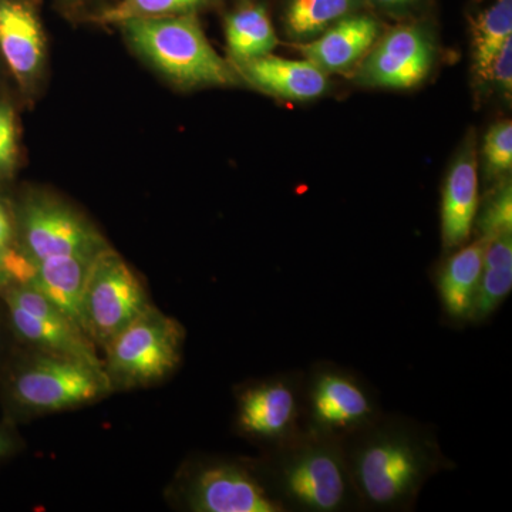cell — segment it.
<instances>
[{"mask_svg": "<svg viewBox=\"0 0 512 512\" xmlns=\"http://www.w3.org/2000/svg\"><path fill=\"white\" fill-rule=\"evenodd\" d=\"M343 450L362 511L413 510L431 478L456 468L434 430L402 414L383 412L346 437Z\"/></svg>", "mask_w": 512, "mask_h": 512, "instance_id": "1", "label": "cell"}, {"mask_svg": "<svg viewBox=\"0 0 512 512\" xmlns=\"http://www.w3.org/2000/svg\"><path fill=\"white\" fill-rule=\"evenodd\" d=\"M255 463L286 512L362 511L342 440L302 430Z\"/></svg>", "mask_w": 512, "mask_h": 512, "instance_id": "2", "label": "cell"}, {"mask_svg": "<svg viewBox=\"0 0 512 512\" xmlns=\"http://www.w3.org/2000/svg\"><path fill=\"white\" fill-rule=\"evenodd\" d=\"M0 384L10 420L76 409L113 393L101 367L33 349L10 357Z\"/></svg>", "mask_w": 512, "mask_h": 512, "instance_id": "3", "label": "cell"}, {"mask_svg": "<svg viewBox=\"0 0 512 512\" xmlns=\"http://www.w3.org/2000/svg\"><path fill=\"white\" fill-rule=\"evenodd\" d=\"M128 45L170 82L184 89L237 86L234 64L222 59L204 35L195 13L120 23Z\"/></svg>", "mask_w": 512, "mask_h": 512, "instance_id": "4", "label": "cell"}, {"mask_svg": "<svg viewBox=\"0 0 512 512\" xmlns=\"http://www.w3.org/2000/svg\"><path fill=\"white\" fill-rule=\"evenodd\" d=\"M185 330L150 305L104 348V372L111 389H137L163 382L180 365Z\"/></svg>", "mask_w": 512, "mask_h": 512, "instance_id": "5", "label": "cell"}, {"mask_svg": "<svg viewBox=\"0 0 512 512\" xmlns=\"http://www.w3.org/2000/svg\"><path fill=\"white\" fill-rule=\"evenodd\" d=\"M382 413L373 387L348 367L319 362L303 372V430L343 441Z\"/></svg>", "mask_w": 512, "mask_h": 512, "instance_id": "6", "label": "cell"}, {"mask_svg": "<svg viewBox=\"0 0 512 512\" xmlns=\"http://www.w3.org/2000/svg\"><path fill=\"white\" fill-rule=\"evenodd\" d=\"M153 305L146 288L127 262L107 247L94 258L84 285L82 329L96 348L111 339Z\"/></svg>", "mask_w": 512, "mask_h": 512, "instance_id": "7", "label": "cell"}, {"mask_svg": "<svg viewBox=\"0 0 512 512\" xmlns=\"http://www.w3.org/2000/svg\"><path fill=\"white\" fill-rule=\"evenodd\" d=\"M180 500L192 512H286L269 493L255 461H198L185 474Z\"/></svg>", "mask_w": 512, "mask_h": 512, "instance_id": "8", "label": "cell"}, {"mask_svg": "<svg viewBox=\"0 0 512 512\" xmlns=\"http://www.w3.org/2000/svg\"><path fill=\"white\" fill-rule=\"evenodd\" d=\"M13 338L28 349L72 357L104 369L96 345L32 286L10 285L0 292Z\"/></svg>", "mask_w": 512, "mask_h": 512, "instance_id": "9", "label": "cell"}, {"mask_svg": "<svg viewBox=\"0 0 512 512\" xmlns=\"http://www.w3.org/2000/svg\"><path fill=\"white\" fill-rule=\"evenodd\" d=\"M13 220L16 244L36 262L52 256H96L109 247L79 212L46 195L23 198Z\"/></svg>", "mask_w": 512, "mask_h": 512, "instance_id": "10", "label": "cell"}, {"mask_svg": "<svg viewBox=\"0 0 512 512\" xmlns=\"http://www.w3.org/2000/svg\"><path fill=\"white\" fill-rule=\"evenodd\" d=\"M302 384L301 370L245 384L237 392L235 429L264 451L295 439L303 430Z\"/></svg>", "mask_w": 512, "mask_h": 512, "instance_id": "11", "label": "cell"}, {"mask_svg": "<svg viewBox=\"0 0 512 512\" xmlns=\"http://www.w3.org/2000/svg\"><path fill=\"white\" fill-rule=\"evenodd\" d=\"M434 53L433 37L426 29L399 26L376 40L359 63L357 80L366 86L410 89L426 79Z\"/></svg>", "mask_w": 512, "mask_h": 512, "instance_id": "12", "label": "cell"}, {"mask_svg": "<svg viewBox=\"0 0 512 512\" xmlns=\"http://www.w3.org/2000/svg\"><path fill=\"white\" fill-rule=\"evenodd\" d=\"M0 55L23 89L36 82L45 64L46 39L33 0H0Z\"/></svg>", "mask_w": 512, "mask_h": 512, "instance_id": "13", "label": "cell"}, {"mask_svg": "<svg viewBox=\"0 0 512 512\" xmlns=\"http://www.w3.org/2000/svg\"><path fill=\"white\" fill-rule=\"evenodd\" d=\"M478 212L476 144L468 140L448 171L441 200V239L446 249L466 245Z\"/></svg>", "mask_w": 512, "mask_h": 512, "instance_id": "14", "label": "cell"}, {"mask_svg": "<svg viewBox=\"0 0 512 512\" xmlns=\"http://www.w3.org/2000/svg\"><path fill=\"white\" fill-rule=\"evenodd\" d=\"M379 33L375 18L356 13L330 26L311 42L299 43V52L326 74L350 72L375 45Z\"/></svg>", "mask_w": 512, "mask_h": 512, "instance_id": "15", "label": "cell"}, {"mask_svg": "<svg viewBox=\"0 0 512 512\" xmlns=\"http://www.w3.org/2000/svg\"><path fill=\"white\" fill-rule=\"evenodd\" d=\"M239 77L261 92L286 100H313L328 90V74L309 60L266 55L234 64Z\"/></svg>", "mask_w": 512, "mask_h": 512, "instance_id": "16", "label": "cell"}, {"mask_svg": "<svg viewBox=\"0 0 512 512\" xmlns=\"http://www.w3.org/2000/svg\"><path fill=\"white\" fill-rule=\"evenodd\" d=\"M487 238L478 237L447 259L437 276L441 305L453 322H470L484 268Z\"/></svg>", "mask_w": 512, "mask_h": 512, "instance_id": "17", "label": "cell"}, {"mask_svg": "<svg viewBox=\"0 0 512 512\" xmlns=\"http://www.w3.org/2000/svg\"><path fill=\"white\" fill-rule=\"evenodd\" d=\"M96 256H52L36 262L35 279L30 285L42 293L47 301L52 302L80 329H82L84 285Z\"/></svg>", "mask_w": 512, "mask_h": 512, "instance_id": "18", "label": "cell"}, {"mask_svg": "<svg viewBox=\"0 0 512 512\" xmlns=\"http://www.w3.org/2000/svg\"><path fill=\"white\" fill-rule=\"evenodd\" d=\"M225 39L232 63L271 55L278 45L274 25L264 5L244 2L225 18Z\"/></svg>", "mask_w": 512, "mask_h": 512, "instance_id": "19", "label": "cell"}, {"mask_svg": "<svg viewBox=\"0 0 512 512\" xmlns=\"http://www.w3.org/2000/svg\"><path fill=\"white\" fill-rule=\"evenodd\" d=\"M512 291V232L488 239L484 268L470 322L483 323L507 301Z\"/></svg>", "mask_w": 512, "mask_h": 512, "instance_id": "20", "label": "cell"}, {"mask_svg": "<svg viewBox=\"0 0 512 512\" xmlns=\"http://www.w3.org/2000/svg\"><path fill=\"white\" fill-rule=\"evenodd\" d=\"M369 0H286L284 29L289 39L311 42L340 20L356 15Z\"/></svg>", "mask_w": 512, "mask_h": 512, "instance_id": "21", "label": "cell"}, {"mask_svg": "<svg viewBox=\"0 0 512 512\" xmlns=\"http://www.w3.org/2000/svg\"><path fill=\"white\" fill-rule=\"evenodd\" d=\"M474 70L483 82L498 50L512 37V0H497L471 20Z\"/></svg>", "mask_w": 512, "mask_h": 512, "instance_id": "22", "label": "cell"}, {"mask_svg": "<svg viewBox=\"0 0 512 512\" xmlns=\"http://www.w3.org/2000/svg\"><path fill=\"white\" fill-rule=\"evenodd\" d=\"M212 0H117L93 16L97 25H117L133 19L167 18L195 13Z\"/></svg>", "mask_w": 512, "mask_h": 512, "instance_id": "23", "label": "cell"}, {"mask_svg": "<svg viewBox=\"0 0 512 512\" xmlns=\"http://www.w3.org/2000/svg\"><path fill=\"white\" fill-rule=\"evenodd\" d=\"M478 234L487 239L512 232V187L511 181L503 178L501 184L485 200L477 212Z\"/></svg>", "mask_w": 512, "mask_h": 512, "instance_id": "24", "label": "cell"}, {"mask_svg": "<svg viewBox=\"0 0 512 512\" xmlns=\"http://www.w3.org/2000/svg\"><path fill=\"white\" fill-rule=\"evenodd\" d=\"M483 156L485 171L490 177H504L512 168V123L511 120L494 124L485 134Z\"/></svg>", "mask_w": 512, "mask_h": 512, "instance_id": "25", "label": "cell"}, {"mask_svg": "<svg viewBox=\"0 0 512 512\" xmlns=\"http://www.w3.org/2000/svg\"><path fill=\"white\" fill-rule=\"evenodd\" d=\"M18 163V130L10 104L0 101V180L13 175Z\"/></svg>", "mask_w": 512, "mask_h": 512, "instance_id": "26", "label": "cell"}, {"mask_svg": "<svg viewBox=\"0 0 512 512\" xmlns=\"http://www.w3.org/2000/svg\"><path fill=\"white\" fill-rule=\"evenodd\" d=\"M493 84L494 89L504 97L512 92V37L498 50L487 70L485 82Z\"/></svg>", "mask_w": 512, "mask_h": 512, "instance_id": "27", "label": "cell"}, {"mask_svg": "<svg viewBox=\"0 0 512 512\" xmlns=\"http://www.w3.org/2000/svg\"><path fill=\"white\" fill-rule=\"evenodd\" d=\"M16 242L15 220L5 202L0 200V251L12 247Z\"/></svg>", "mask_w": 512, "mask_h": 512, "instance_id": "28", "label": "cell"}, {"mask_svg": "<svg viewBox=\"0 0 512 512\" xmlns=\"http://www.w3.org/2000/svg\"><path fill=\"white\" fill-rule=\"evenodd\" d=\"M18 436L13 433L8 424L0 423V460H5L19 450Z\"/></svg>", "mask_w": 512, "mask_h": 512, "instance_id": "29", "label": "cell"}, {"mask_svg": "<svg viewBox=\"0 0 512 512\" xmlns=\"http://www.w3.org/2000/svg\"><path fill=\"white\" fill-rule=\"evenodd\" d=\"M369 2H372L377 8L384 10V12L393 13V15H403V13L416 8L420 0H369Z\"/></svg>", "mask_w": 512, "mask_h": 512, "instance_id": "30", "label": "cell"}, {"mask_svg": "<svg viewBox=\"0 0 512 512\" xmlns=\"http://www.w3.org/2000/svg\"><path fill=\"white\" fill-rule=\"evenodd\" d=\"M6 336H12V333H10L8 319H6L5 308H3V303L0 301V375H2L3 369H5L9 360L6 357Z\"/></svg>", "mask_w": 512, "mask_h": 512, "instance_id": "31", "label": "cell"}]
</instances>
